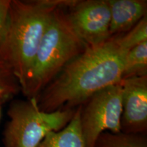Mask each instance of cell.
Returning <instances> with one entry per match:
<instances>
[{
	"label": "cell",
	"mask_w": 147,
	"mask_h": 147,
	"mask_svg": "<svg viewBox=\"0 0 147 147\" xmlns=\"http://www.w3.org/2000/svg\"><path fill=\"white\" fill-rule=\"evenodd\" d=\"M65 8L55 9L42 37L21 89L27 99L36 98L62 69L87 48L71 28Z\"/></svg>",
	"instance_id": "3957f363"
},
{
	"label": "cell",
	"mask_w": 147,
	"mask_h": 147,
	"mask_svg": "<svg viewBox=\"0 0 147 147\" xmlns=\"http://www.w3.org/2000/svg\"><path fill=\"white\" fill-rule=\"evenodd\" d=\"M73 0H11L6 32L0 46V59L8 65L21 89L53 12Z\"/></svg>",
	"instance_id": "7a4b0ae2"
},
{
	"label": "cell",
	"mask_w": 147,
	"mask_h": 147,
	"mask_svg": "<svg viewBox=\"0 0 147 147\" xmlns=\"http://www.w3.org/2000/svg\"><path fill=\"white\" fill-rule=\"evenodd\" d=\"M122 111L120 83L101 90L82 105L80 120L86 147H94L97 138L103 132H121Z\"/></svg>",
	"instance_id": "5b68a950"
},
{
	"label": "cell",
	"mask_w": 147,
	"mask_h": 147,
	"mask_svg": "<svg viewBox=\"0 0 147 147\" xmlns=\"http://www.w3.org/2000/svg\"><path fill=\"white\" fill-rule=\"evenodd\" d=\"M94 147H147L144 134L104 131L97 138Z\"/></svg>",
	"instance_id": "8fae6325"
},
{
	"label": "cell",
	"mask_w": 147,
	"mask_h": 147,
	"mask_svg": "<svg viewBox=\"0 0 147 147\" xmlns=\"http://www.w3.org/2000/svg\"><path fill=\"white\" fill-rule=\"evenodd\" d=\"M11 0H0V46L8 26Z\"/></svg>",
	"instance_id": "5bb4252c"
},
{
	"label": "cell",
	"mask_w": 147,
	"mask_h": 147,
	"mask_svg": "<svg viewBox=\"0 0 147 147\" xmlns=\"http://www.w3.org/2000/svg\"><path fill=\"white\" fill-rule=\"evenodd\" d=\"M21 87L10 67L0 59V102L8 100L18 91Z\"/></svg>",
	"instance_id": "7c38bea8"
},
{
	"label": "cell",
	"mask_w": 147,
	"mask_h": 147,
	"mask_svg": "<svg viewBox=\"0 0 147 147\" xmlns=\"http://www.w3.org/2000/svg\"><path fill=\"white\" fill-rule=\"evenodd\" d=\"M0 114H1V110H0Z\"/></svg>",
	"instance_id": "9a60e30c"
},
{
	"label": "cell",
	"mask_w": 147,
	"mask_h": 147,
	"mask_svg": "<svg viewBox=\"0 0 147 147\" xmlns=\"http://www.w3.org/2000/svg\"><path fill=\"white\" fill-rule=\"evenodd\" d=\"M110 10V36L126 34L146 16L144 0H108Z\"/></svg>",
	"instance_id": "ba28073f"
},
{
	"label": "cell",
	"mask_w": 147,
	"mask_h": 147,
	"mask_svg": "<svg viewBox=\"0 0 147 147\" xmlns=\"http://www.w3.org/2000/svg\"><path fill=\"white\" fill-rule=\"evenodd\" d=\"M147 75V41L129 51L125 59L123 79Z\"/></svg>",
	"instance_id": "30bf717a"
},
{
	"label": "cell",
	"mask_w": 147,
	"mask_h": 147,
	"mask_svg": "<svg viewBox=\"0 0 147 147\" xmlns=\"http://www.w3.org/2000/svg\"><path fill=\"white\" fill-rule=\"evenodd\" d=\"M80 114L81 106L75 110L72 118L65 127L48 133L37 147H86Z\"/></svg>",
	"instance_id": "9c48e42d"
},
{
	"label": "cell",
	"mask_w": 147,
	"mask_h": 147,
	"mask_svg": "<svg viewBox=\"0 0 147 147\" xmlns=\"http://www.w3.org/2000/svg\"><path fill=\"white\" fill-rule=\"evenodd\" d=\"M65 10L74 32L87 47L102 45L111 37L108 0H74Z\"/></svg>",
	"instance_id": "8992f818"
},
{
	"label": "cell",
	"mask_w": 147,
	"mask_h": 147,
	"mask_svg": "<svg viewBox=\"0 0 147 147\" xmlns=\"http://www.w3.org/2000/svg\"><path fill=\"white\" fill-rule=\"evenodd\" d=\"M121 46L129 51L136 46L147 41V17L142 18L126 34L119 35Z\"/></svg>",
	"instance_id": "4fadbf2b"
},
{
	"label": "cell",
	"mask_w": 147,
	"mask_h": 147,
	"mask_svg": "<svg viewBox=\"0 0 147 147\" xmlns=\"http://www.w3.org/2000/svg\"><path fill=\"white\" fill-rule=\"evenodd\" d=\"M127 51L119 35L102 45L87 47L36 97L40 110L53 113L83 105L97 92L120 83Z\"/></svg>",
	"instance_id": "6da1fadb"
},
{
	"label": "cell",
	"mask_w": 147,
	"mask_h": 147,
	"mask_svg": "<svg viewBox=\"0 0 147 147\" xmlns=\"http://www.w3.org/2000/svg\"><path fill=\"white\" fill-rule=\"evenodd\" d=\"M74 112L45 113L40 110L36 98L15 101L8 110L10 120L3 133V147H37L48 133L65 127Z\"/></svg>",
	"instance_id": "277c9868"
},
{
	"label": "cell",
	"mask_w": 147,
	"mask_h": 147,
	"mask_svg": "<svg viewBox=\"0 0 147 147\" xmlns=\"http://www.w3.org/2000/svg\"><path fill=\"white\" fill-rule=\"evenodd\" d=\"M121 131L144 134L147 130V75L123 79Z\"/></svg>",
	"instance_id": "52a82bcc"
}]
</instances>
